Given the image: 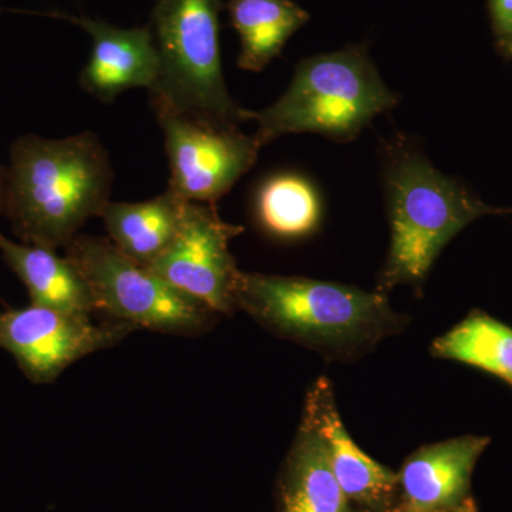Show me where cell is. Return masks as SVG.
<instances>
[{"instance_id":"11","label":"cell","mask_w":512,"mask_h":512,"mask_svg":"<svg viewBox=\"0 0 512 512\" xmlns=\"http://www.w3.org/2000/svg\"><path fill=\"white\" fill-rule=\"evenodd\" d=\"M303 414L318 430L328 451L333 474L350 503L353 501L370 511L386 508L399 487V474L367 456L350 437L328 377H319L313 383L306 396Z\"/></svg>"},{"instance_id":"23","label":"cell","mask_w":512,"mask_h":512,"mask_svg":"<svg viewBox=\"0 0 512 512\" xmlns=\"http://www.w3.org/2000/svg\"><path fill=\"white\" fill-rule=\"evenodd\" d=\"M375 512H387V511H375Z\"/></svg>"},{"instance_id":"16","label":"cell","mask_w":512,"mask_h":512,"mask_svg":"<svg viewBox=\"0 0 512 512\" xmlns=\"http://www.w3.org/2000/svg\"><path fill=\"white\" fill-rule=\"evenodd\" d=\"M224 6L241 43L238 67L247 72H262L311 20L295 0H225Z\"/></svg>"},{"instance_id":"21","label":"cell","mask_w":512,"mask_h":512,"mask_svg":"<svg viewBox=\"0 0 512 512\" xmlns=\"http://www.w3.org/2000/svg\"><path fill=\"white\" fill-rule=\"evenodd\" d=\"M399 512V511H397ZM431 512H478L476 503L473 498H468L463 504L457 505L454 508H447V510L431 511Z\"/></svg>"},{"instance_id":"13","label":"cell","mask_w":512,"mask_h":512,"mask_svg":"<svg viewBox=\"0 0 512 512\" xmlns=\"http://www.w3.org/2000/svg\"><path fill=\"white\" fill-rule=\"evenodd\" d=\"M278 511L352 512L325 444L305 414L279 478Z\"/></svg>"},{"instance_id":"22","label":"cell","mask_w":512,"mask_h":512,"mask_svg":"<svg viewBox=\"0 0 512 512\" xmlns=\"http://www.w3.org/2000/svg\"><path fill=\"white\" fill-rule=\"evenodd\" d=\"M497 47L500 49L501 55L507 57V59L512 62V37L497 42Z\"/></svg>"},{"instance_id":"17","label":"cell","mask_w":512,"mask_h":512,"mask_svg":"<svg viewBox=\"0 0 512 512\" xmlns=\"http://www.w3.org/2000/svg\"><path fill=\"white\" fill-rule=\"evenodd\" d=\"M259 227L271 237L295 241L309 237L322 220V201L311 181L295 173L266 178L255 194Z\"/></svg>"},{"instance_id":"20","label":"cell","mask_w":512,"mask_h":512,"mask_svg":"<svg viewBox=\"0 0 512 512\" xmlns=\"http://www.w3.org/2000/svg\"><path fill=\"white\" fill-rule=\"evenodd\" d=\"M6 187H8V167L0 164V217L5 210Z\"/></svg>"},{"instance_id":"8","label":"cell","mask_w":512,"mask_h":512,"mask_svg":"<svg viewBox=\"0 0 512 512\" xmlns=\"http://www.w3.org/2000/svg\"><path fill=\"white\" fill-rule=\"evenodd\" d=\"M134 330L119 320L94 323L90 315L30 303L0 312V349L13 356L30 382L49 384L77 360L119 345Z\"/></svg>"},{"instance_id":"12","label":"cell","mask_w":512,"mask_h":512,"mask_svg":"<svg viewBox=\"0 0 512 512\" xmlns=\"http://www.w3.org/2000/svg\"><path fill=\"white\" fill-rule=\"evenodd\" d=\"M490 443V437L466 434L414 451L399 473L400 512L447 510L467 501L474 468Z\"/></svg>"},{"instance_id":"2","label":"cell","mask_w":512,"mask_h":512,"mask_svg":"<svg viewBox=\"0 0 512 512\" xmlns=\"http://www.w3.org/2000/svg\"><path fill=\"white\" fill-rule=\"evenodd\" d=\"M235 308L279 338L333 360H355L409 322L377 291L256 272H239Z\"/></svg>"},{"instance_id":"5","label":"cell","mask_w":512,"mask_h":512,"mask_svg":"<svg viewBox=\"0 0 512 512\" xmlns=\"http://www.w3.org/2000/svg\"><path fill=\"white\" fill-rule=\"evenodd\" d=\"M225 0H156L151 25L160 72L151 104L225 128L247 121L222 73L220 13Z\"/></svg>"},{"instance_id":"7","label":"cell","mask_w":512,"mask_h":512,"mask_svg":"<svg viewBox=\"0 0 512 512\" xmlns=\"http://www.w3.org/2000/svg\"><path fill=\"white\" fill-rule=\"evenodd\" d=\"M170 164L168 190L185 201L214 204L251 170L262 146L255 134L214 126L153 104Z\"/></svg>"},{"instance_id":"18","label":"cell","mask_w":512,"mask_h":512,"mask_svg":"<svg viewBox=\"0 0 512 512\" xmlns=\"http://www.w3.org/2000/svg\"><path fill=\"white\" fill-rule=\"evenodd\" d=\"M431 356L453 360L498 377L512 387V328L473 311L431 343Z\"/></svg>"},{"instance_id":"3","label":"cell","mask_w":512,"mask_h":512,"mask_svg":"<svg viewBox=\"0 0 512 512\" xmlns=\"http://www.w3.org/2000/svg\"><path fill=\"white\" fill-rule=\"evenodd\" d=\"M384 185L392 239L377 292L386 296L402 285L421 295L431 266L451 239L480 218L512 212L491 207L399 141L386 148Z\"/></svg>"},{"instance_id":"15","label":"cell","mask_w":512,"mask_h":512,"mask_svg":"<svg viewBox=\"0 0 512 512\" xmlns=\"http://www.w3.org/2000/svg\"><path fill=\"white\" fill-rule=\"evenodd\" d=\"M187 202L167 190L143 202L110 201L100 218L120 252L138 265L150 266L174 241Z\"/></svg>"},{"instance_id":"4","label":"cell","mask_w":512,"mask_h":512,"mask_svg":"<svg viewBox=\"0 0 512 512\" xmlns=\"http://www.w3.org/2000/svg\"><path fill=\"white\" fill-rule=\"evenodd\" d=\"M397 103L399 94L384 84L367 46L349 45L305 57L281 99L265 110H247L245 116L258 126L254 134L262 147L302 133L349 143Z\"/></svg>"},{"instance_id":"19","label":"cell","mask_w":512,"mask_h":512,"mask_svg":"<svg viewBox=\"0 0 512 512\" xmlns=\"http://www.w3.org/2000/svg\"><path fill=\"white\" fill-rule=\"evenodd\" d=\"M488 13L495 40L512 37V0H488Z\"/></svg>"},{"instance_id":"9","label":"cell","mask_w":512,"mask_h":512,"mask_svg":"<svg viewBox=\"0 0 512 512\" xmlns=\"http://www.w3.org/2000/svg\"><path fill=\"white\" fill-rule=\"evenodd\" d=\"M242 232L214 204L188 201L174 241L147 268L217 315H231L241 271L229 244Z\"/></svg>"},{"instance_id":"24","label":"cell","mask_w":512,"mask_h":512,"mask_svg":"<svg viewBox=\"0 0 512 512\" xmlns=\"http://www.w3.org/2000/svg\"><path fill=\"white\" fill-rule=\"evenodd\" d=\"M0 12H2V8H0Z\"/></svg>"},{"instance_id":"1","label":"cell","mask_w":512,"mask_h":512,"mask_svg":"<svg viewBox=\"0 0 512 512\" xmlns=\"http://www.w3.org/2000/svg\"><path fill=\"white\" fill-rule=\"evenodd\" d=\"M113 167L94 133L49 140L36 134L10 147L5 210L23 244L66 247L110 202Z\"/></svg>"},{"instance_id":"6","label":"cell","mask_w":512,"mask_h":512,"mask_svg":"<svg viewBox=\"0 0 512 512\" xmlns=\"http://www.w3.org/2000/svg\"><path fill=\"white\" fill-rule=\"evenodd\" d=\"M64 249L86 279L97 312L111 320L175 336L202 335L214 326L217 313L131 261L110 239L77 235Z\"/></svg>"},{"instance_id":"14","label":"cell","mask_w":512,"mask_h":512,"mask_svg":"<svg viewBox=\"0 0 512 512\" xmlns=\"http://www.w3.org/2000/svg\"><path fill=\"white\" fill-rule=\"evenodd\" d=\"M0 254L28 289L32 305L77 315L97 312L86 279L56 249L18 244L0 232Z\"/></svg>"},{"instance_id":"10","label":"cell","mask_w":512,"mask_h":512,"mask_svg":"<svg viewBox=\"0 0 512 512\" xmlns=\"http://www.w3.org/2000/svg\"><path fill=\"white\" fill-rule=\"evenodd\" d=\"M49 16L79 26L92 39L89 62L79 77L84 92L103 103H111L134 87L150 92L156 87L160 59L150 26L124 29L86 16L59 12Z\"/></svg>"}]
</instances>
